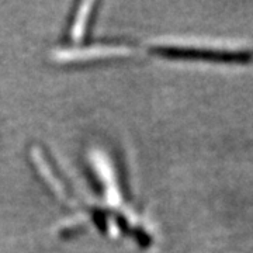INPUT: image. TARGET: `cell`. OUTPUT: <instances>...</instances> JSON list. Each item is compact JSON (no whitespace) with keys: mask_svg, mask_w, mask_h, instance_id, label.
I'll list each match as a JSON object with an SVG mask.
<instances>
[{"mask_svg":"<svg viewBox=\"0 0 253 253\" xmlns=\"http://www.w3.org/2000/svg\"><path fill=\"white\" fill-rule=\"evenodd\" d=\"M31 156L36 162L37 170L41 169L49 184H52L61 197L72 207L73 214L69 222L61 228V234L66 231L75 232L78 228H84L86 224H93L104 229L109 235H123L128 241L139 245L141 248H149L154 245V234L146 228L142 215L132 207L128 200L126 190L117 172L116 165L109 156L99 151L90 155V168L94 177H97L96 194H87L76 190L65 177L59 166L55 163L52 154L44 148L37 146Z\"/></svg>","mask_w":253,"mask_h":253,"instance_id":"obj_1","label":"cell"}]
</instances>
